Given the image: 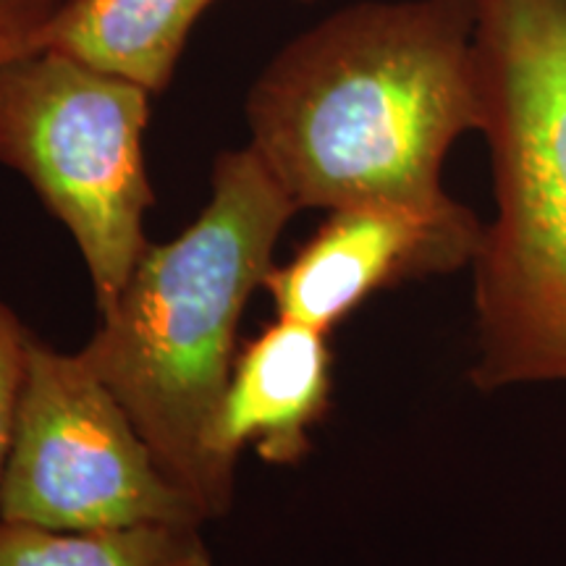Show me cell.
I'll return each mask as SVG.
<instances>
[{"label": "cell", "mask_w": 566, "mask_h": 566, "mask_svg": "<svg viewBox=\"0 0 566 566\" xmlns=\"http://www.w3.org/2000/svg\"><path fill=\"white\" fill-rule=\"evenodd\" d=\"M480 0H357L281 45L244 101L254 153L300 210L464 208L443 166L483 129Z\"/></svg>", "instance_id": "cell-1"}, {"label": "cell", "mask_w": 566, "mask_h": 566, "mask_svg": "<svg viewBox=\"0 0 566 566\" xmlns=\"http://www.w3.org/2000/svg\"><path fill=\"white\" fill-rule=\"evenodd\" d=\"M296 212L250 145L218 153L200 216L147 244L80 349L208 522L233 501V478L210 457V430L237 363L239 321Z\"/></svg>", "instance_id": "cell-2"}, {"label": "cell", "mask_w": 566, "mask_h": 566, "mask_svg": "<svg viewBox=\"0 0 566 566\" xmlns=\"http://www.w3.org/2000/svg\"><path fill=\"white\" fill-rule=\"evenodd\" d=\"M493 218L475 271L480 391L566 384V0H480Z\"/></svg>", "instance_id": "cell-3"}, {"label": "cell", "mask_w": 566, "mask_h": 566, "mask_svg": "<svg viewBox=\"0 0 566 566\" xmlns=\"http://www.w3.org/2000/svg\"><path fill=\"white\" fill-rule=\"evenodd\" d=\"M150 97L142 84L53 48L0 63V163L80 247L97 315L150 244Z\"/></svg>", "instance_id": "cell-4"}, {"label": "cell", "mask_w": 566, "mask_h": 566, "mask_svg": "<svg viewBox=\"0 0 566 566\" xmlns=\"http://www.w3.org/2000/svg\"><path fill=\"white\" fill-rule=\"evenodd\" d=\"M0 520L61 533L205 527L82 352L32 338L0 475Z\"/></svg>", "instance_id": "cell-5"}, {"label": "cell", "mask_w": 566, "mask_h": 566, "mask_svg": "<svg viewBox=\"0 0 566 566\" xmlns=\"http://www.w3.org/2000/svg\"><path fill=\"white\" fill-rule=\"evenodd\" d=\"M483 221L470 208L428 216L405 208L331 210L263 289L275 315L334 331L370 296L472 265Z\"/></svg>", "instance_id": "cell-6"}, {"label": "cell", "mask_w": 566, "mask_h": 566, "mask_svg": "<svg viewBox=\"0 0 566 566\" xmlns=\"http://www.w3.org/2000/svg\"><path fill=\"white\" fill-rule=\"evenodd\" d=\"M328 331L275 315L237 354L221 409L210 430V457L226 475L252 446L275 467H294L313 449V430L334 396Z\"/></svg>", "instance_id": "cell-7"}, {"label": "cell", "mask_w": 566, "mask_h": 566, "mask_svg": "<svg viewBox=\"0 0 566 566\" xmlns=\"http://www.w3.org/2000/svg\"><path fill=\"white\" fill-rule=\"evenodd\" d=\"M212 3L216 0H63L42 48L76 55L160 95L171 87L189 34Z\"/></svg>", "instance_id": "cell-8"}, {"label": "cell", "mask_w": 566, "mask_h": 566, "mask_svg": "<svg viewBox=\"0 0 566 566\" xmlns=\"http://www.w3.org/2000/svg\"><path fill=\"white\" fill-rule=\"evenodd\" d=\"M0 566H212L202 527L61 533L0 520Z\"/></svg>", "instance_id": "cell-9"}, {"label": "cell", "mask_w": 566, "mask_h": 566, "mask_svg": "<svg viewBox=\"0 0 566 566\" xmlns=\"http://www.w3.org/2000/svg\"><path fill=\"white\" fill-rule=\"evenodd\" d=\"M32 338L34 336L19 321V315L0 300V475H3L6 454H9L13 417H17Z\"/></svg>", "instance_id": "cell-10"}, {"label": "cell", "mask_w": 566, "mask_h": 566, "mask_svg": "<svg viewBox=\"0 0 566 566\" xmlns=\"http://www.w3.org/2000/svg\"><path fill=\"white\" fill-rule=\"evenodd\" d=\"M63 0H0V63L42 48Z\"/></svg>", "instance_id": "cell-11"}]
</instances>
